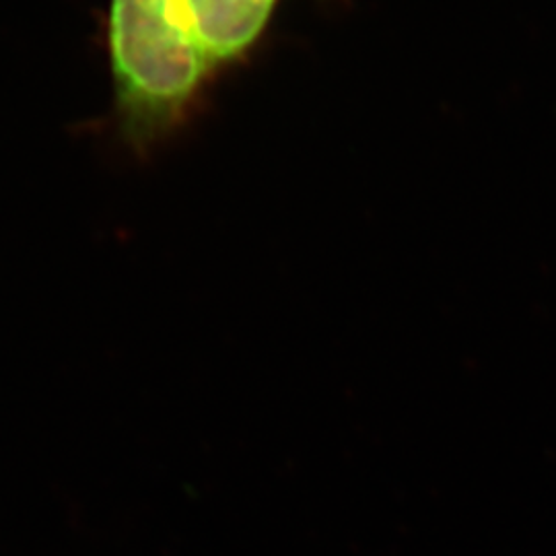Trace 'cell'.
Segmentation results:
<instances>
[{
    "instance_id": "obj_1",
    "label": "cell",
    "mask_w": 556,
    "mask_h": 556,
    "mask_svg": "<svg viewBox=\"0 0 556 556\" xmlns=\"http://www.w3.org/2000/svg\"><path fill=\"white\" fill-rule=\"evenodd\" d=\"M280 0H110L108 56L122 142L149 155L241 64Z\"/></svg>"
}]
</instances>
